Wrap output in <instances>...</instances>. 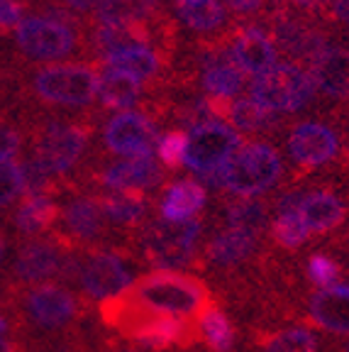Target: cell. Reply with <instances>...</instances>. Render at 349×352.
I'll list each match as a JSON object with an SVG mask.
<instances>
[{
  "instance_id": "e0dca14e",
  "label": "cell",
  "mask_w": 349,
  "mask_h": 352,
  "mask_svg": "<svg viewBox=\"0 0 349 352\" xmlns=\"http://www.w3.org/2000/svg\"><path fill=\"white\" fill-rule=\"evenodd\" d=\"M229 56H232V61H235L245 74L259 76V74L269 72V69L276 64V47H273V42L262 30L247 28L237 34Z\"/></svg>"
},
{
  "instance_id": "8992f818",
  "label": "cell",
  "mask_w": 349,
  "mask_h": 352,
  "mask_svg": "<svg viewBox=\"0 0 349 352\" xmlns=\"http://www.w3.org/2000/svg\"><path fill=\"white\" fill-rule=\"evenodd\" d=\"M88 147V132L71 122H47L34 138L32 160L49 176H64L78 164Z\"/></svg>"
},
{
  "instance_id": "4316f807",
  "label": "cell",
  "mask_w": 349,
  "mask_h": 352,
  "mask_svg": "<svg viewBox=\"0 0 349 352\" xmlns=\"http://www.w3.org/2000/svg\"><path fill=\"white\" fill-rule=\"evenodd\" d=\"M257 248V237L254 232L237 230V228H227L220 235H215V240L210 242L207 248V257L210 262L220 264V267H232V264H240L249 257Z\"/></svg>"
},
{
  "instance_id": "e575fe53",
  "label": "cell",
  "mask_w": 349,
  "mask_h": 352,
  "mask_svg": "<svg viewBox=\"0 0 349 352\" xmlns=\"http://www.w3.org/2000/svg\"><path fill=\"white\" fill-rule=\"evenodd\" d=\"M271 232H273V240L289 250L300 248L308 240V235H311L303 218L298 215V210H278L276 220H273L271 226Z\"/></svg>"
},
{
  "instance_id": "cb8c5ba5",
  "label": "cell",
  "mask_w": 349,
  "mask_h": 352,
  "mask_svg": "<svg viewBox=\"0 0 349 352\" xmlns=\"http://www.w3.org/2000/svg\"><path fill=\"white\" fill-rule=\"evenodd\" d=\"M64 220V228L71 232L76 240H95L103 230V210L98 201L93 198H74L64 206L59 213Z\"/></svg>"
},
{
  "instance_id": "ac0fdd59",
  "label": "cell",
  "mask_w": 349,
  "mask_h": 352,
  "mask_svg": "<svg viewBox=\"0 0 349 352\" xmlns=\"http://www.w3.org/2000/svg\"><path fill=\"white\" fill-rule=\"evenodd\" d=\"M311 318L330 333H349V286L335 284L311 298Z\"/></svg>"
},
{
  "instance_id": "6da1fadb",
  "label": "cell",
  "mask_w": 349,
  "mask_h": 352,
  "mask_svg": "<svg viewBox=\"0 0 349 352\" xmlns=\"http://www.w3.org/2000/svg\"><path fill=\"white\" fill-rule=\"evenodd\" d=\"M132 303L142 306L147 314L159 316H185L198 314L205 306L207 292L201 281L169 270H157L132 284Z\"/></svg>"
},
{
  "instance_id": "4fadbf2b",
  "label": "cell",
  "mask_w": 349,
  "mask_h": 352,
  "mask_svg": "<svg viewBox=\"0 0 349 352\" xmlns=\"http://www.w3.org/2000/svg\"><path fill=\"white\" fill-rule=\"evenodd\" d=\"M339 149V138L320 122H303L289 138V152L293 162L306 166H320L330 162Z\"/></svg>"
},
{
  "instance_id": "ffe728a7",
  "label": "cell",
  "mask_w": 349,
  "mask_h": 352,
  "mask_svg": "<svg viewBox=\"0 0 349 352\" xmlns=\"http://www.w3.org/2000/svg\"><path fill=\"white\" fill-rule=\"evenodd\" d=\"M203 206H205V186L196 179H181L166 188L159 204V213L161 220L181 223V220H193V215L201 213Z\"/></svg>"
},
{
  "instance_id": "9a60e30c",
  "label": "cell",
  "mask_w": 349,
  "mask_h": 352,
  "mask_svg": "<svg viewBox=\"0 0 349 352\" xmlns=\"http://www.w3.org/2000/svg\"><path fill=\"white\" fill-rule=\"evenodd\" d=\"M161 169L154 154H142V157H127L122 162H115L100 174L103 186L113 191H144L161 184Z\"/></svg>"
},
{
  "instance_id": "8d00e7d4",
  "label": "cell",
  "mask_w": 349,
  "mask_h": 352,
  "mask_svg": "<svg viewBox=\"0 0 349 352\" xmlns=\"http://www.w3.org/2000/svg\"><path fill=\"white\" fill-rule=\"evenodd\" d=\"M25 193L22 166L15 160H0V210L10 208Z\"/></svg>"
},
{
  "instance_id": "f1b7e54d",
  "label": "cell",
  "mask_w": 349,
  "mask_h": 352,
  "mask_svg": "<svg viewBox=\"0 0 349 352\" xmlns=\"http://www.w3.org/2000/svg\"><path fill=\"white\" fill-rule=\"evenodd\" d=\"M176 17L191 30L207 32L225 22V8L220 0H188V3H176Z\"/></svg>"
},
{
  "instance_id": "277c9868",
  "label": "cell",
  "mask_w": 349,
  "mask_h": 352,
  "mask_svg": "<svg viewBox=\"0 0 349 352\" xmlns=\"http://www.w3.org/2000/svg\"><path fill=\"white\" fill-rule=\"evenodd\" d=\"M32 94L42 103L81 108L98 96V74L83 64H52L32 74Z\"/></svg>"
},
{
  "instance_id": "d590c367",
  "label": "cell",
  "mask_w": 349,
  "mask_h": 352,
  "mask_svg": "<svg viewBox=\"0 0 349 352\" xmlns=\"http://www.w3.org/2000/svg\"><path fill=\"white\" fill-rule=\"evenodd\" d=\"M315 350H317L315 336L306 328L281 330L264 347V352H315Z\"/></svg>"
},
{
  "instance_id": "ab89813d",
  "label": "cell",
  "mask_w": 349,
  "mask_h": 352,
  "mask_svg": "<svg viewBox=\"0 0 349 352\" xmlns=\"http://www.w3.org/2000/svg\"><path fill=\"white\" fill-rule=\"evenodd\" d=\"M22 186L25 193L22 196H34V193H49V186L54 182V176H49L37 162L30 157V160L22 162Z\"/></svg>"
},
{
  "instance_id": "603a6c76",
  "label": "cell",
  "mask_w": 349,
  "mask_h": 352,
  "mask_svg": "<svg viewBox=\"0 0 349 352\" xmlns=\"http://www.w3.org/2000/svg\"><path fill=\"white\" fill-rule=\"evenodd\" d=\"M298 215L306 223L308 232H328L344 220V206L337 196L328 191L303 193L298 204Z\"/></svg>"
},
{
  "instance_id": "7a4b0ae2",
  "label": "cell",
  "mask_w": 349,
  "mask_h": 352,
  "mask_svg": "<svg viewBox=\"0 0 349 352\" xmlns=\"http://www.w3.org/2000/svg\"><path fill=\"white\" fill-rule=\"evenodd\" d=\"M278 176L281 157L269 144H247L220 166V188L249 198L269 191Z\"/></svg>"
},
{
  "instance_id": "44dd1931",
  "label": "cell",
  "mask_w": 349,
  "mask_h": 352,
  "mask_svg": "<svg viewBox=\"0 0 349 352\" xmlns=\"http://www.w3.org/2000/svg\"><path fill=\"white\" fill-rule=\"evenodd\" d=\"M273 37H276V42L281 44L291 56H295V59L313 61L325 47H328L322 34H317L315 30H311L308 25H303V22L293 20V17H289V15L276 17V22H273Z\"/></svg>"
},
{
  "instance_id": "9c48e42d",
  "label": "cell",
  "mask_w": 349,
  "mask_h": 352,
  "mask_svg": "<svg viewBox=\"0 0 349 352\" xmlns=\"http://www.w3.org/2000/svg\"><path fill=\"white\" fill-rule=\"evenodd\" d=\"M22 294V316L39 330H61L78 314V303L59 284H32Z\"/></svg>"
},
{
  "instance_id": "30bf717a",
  "label": "cell",
  "mask_w": 349,
  "mask_h": 352,
  "mask_svg": "<svg viewBox=\"0 0 349 352\" xmlns=\"http://www.w3.org/2000/svg\"><path fill=\"white\" fill-rule=\"evenodd\" d=\"M78 284L88 298L105 303L120 298L135 284V276L127 270L125 259L115 252H95L81 262Z\"/></svg>"
},
{
  "instance_id": "4dcf8cb0",
  "label": "cell",
  "mask_w": 349,
  "mask_h": 352,
  "mask_svg": "<svg viewBox=\"0 0 349 352\" xmlns=\"http://www.w3.org/2000/svg\"><path fill=\"white\" fill-rule=\"evenodd\" d=\"M98 204L105 218L113 220V223H122V226L139 223L144 215V208H147L139 191H113Z\"/></svg>"
},
{
  "instance_id": "d4e9b609",
  "label": "cell",
  "mask_w": 349,
  "mask_h": 352,
  "mask_svg": "<svg viewBox=\"0 0 349 352\" xmlns=\"http://www.w3.org/2000/svg\"><path fill=\"white\" fill-rule=\"evenodd\" d=\"M139 96H142L139 81L127 76V74L117 72V69H105L98 76V96H95V98H98L105 108L127 110L139 100Z\"/></svg>"
},
{
  "instance_id": "52a82bcc",
  "label": "cell",
  "mask_w": 349,
  "mask_h": 352,
  "mask_svg": "<svg viewBox=\"0 0 349 352\" xmlns=\"http://www.w3.org/2000/svg\"><path fill=\"white\" fill-rule=\"evenodd\" d=\"M198 240H201L198 220H181V223L161 220L144 235V252L157 270L174 272L191 262Z\"/></svg>"
},
{
  "instance_id": "8fae6325",
  "label": "cell",
  "mask_w": 349,
  "mask_h": 352,
  "mask_svg": "<svg viewBox=\"0 0 349 352\" xmlns=\"http://www.w3.org/2000/svg\"><path fill=\"white\" fill-rule=\"evenodd\" d=\"M103 140L110 152L120 154V157H142V154H154L159 135L147 116L120 110L117 116L108 120Z\"/></svg>"
},
{
  "instance_id": "c3c4849f",
  "label": "cell",
  "mask_w": 349,
  "mask_h": 352,
  "mask_svg": "<svg viewBox=\"0 0 349 352\" xmlns=\"http://www.w3.org/2000/svg\"><path fill=\"white\" fill-rule=\"evenodd\" d=\"M344 352H349V342H347V347H344Z\"/></svg>"
},
{
  "instance_id": "bcb514c9",
  "label": "cell",
  "mask_w": 349,
  "mask_h": 352,
  "mask_svg": "<svg viewBox=\"0 0 349 352\" xmlns=\"http://www.w3.org/2000/svg\"><path fill=\"white\" fill-rule=\"evenodd\" d=\"M295 6H303V8H315V6H322L325 0H293Z\"/></svg>"
},
{
  "instance_id": "1f68e13d",
  "label": "cell",
  "mask_w": 349,
  "mask_h": 352,
  "mask_svg": "<svg viewBox=\"0 0 349 352\" xmlns=\"http://www.w3.org/2000/svg\"><path fill=\"white\" fill-rule=\"evenodd\" d=\"M157 8V0H100L98 22H144Z\"/></svg>"
},
{
  "instance_id": "ee69618b",
  "label": "cell",
  "mask_w": 349,
  "mask_h": 352,
  "mask_svg": "<svg viewBox=\"0 0 349 352\" xmlns=\"http://www.w3.org/2000/svg\"><path fill=\"white\" fill-rule=\"evenodd\" d=\"M335 17L349 25V0H335Z\"/></svg>"
},
{
  "instance_id": "f6af8a7d",
  "label": "cell",
  "mask_w": 349,
  "mask_h": 352,
  "mask_svg": "<svg viewBox=\"0 0 349 352\" xmlns=\"http://www.w3.org/2000/svg\"><path fill=\"white\" fill-rule=\"evenodd\" d=\"M0 352H17L15 342H10L8 338H0Z\"/></svg>"
},
{
  "instance_id": "d6a6232c",
  "label": "cell",
  "mask_w": 349,
  "mask_h": 352,
  "mask_svg": "<svg viewBox=\"0 0 349 352\" xmlns=\"http://www.w3.org/2000/svg\"><path fill=\"white\" fill-rule=\"evenodd\" d=\"M201 336L213 352H232L235 347V328L220 308H207L201 316Z\"/></svg>"
},
{
  "instance_id": "f546056e",
  "label": "cell",
  "mask_w": 349,
  "mask_h": 352,
  "mask_svg": "<svg viewBox=\"0 0 349 352\" xmlns=\"http://www.w3.org/2000/svg\"><path fill=\"white\" fill-rule=\"evenodd\" d=\"M225 118L235 127L245 132H259L269 130L276 122L271 110L262 108L259 103H254L251 98H232L225 103Z\"/></svg>"
},
{
  "instance_id": "b9f144b4",
  "label": "cell",
  "mask_w": 349,
  "mask_h": 352,
  "mask_svg": "<svg viewBox=\"0 0 349 352\" xmlns=\"http://www.w3.org/2000/svg\"><path fill=\"white\" fill-rule=\"evenodd\" d=\"M225 3L237 12H254L262 8L264 0H225Z\"/></svg>"
},
{
  "instance_id": "f907efd6",
  "label": "cell",
  "mask_w": 349,
  "mask_h": 352,
  "mask_svg": "<svg viewBox=\"0 0 349 352\" xmlns=\"http://www.w3.org/2000/svg\"><path fill=\"white\" fill-rule=\"evenodd\" d=\"M347 157H349V149H347Z\"/></svg>"
},
{
  "instance_id": "2e32d148",
  "label": "cell",
  "mask_w": 349,
  "mask_h": 352,
  "mask_svg": "<svg viewBox=\"0 0 349 352\" xmlns=\"http://www.w3.org/2000/svg\"><path fill=\"white\" fill-rule=\"evenodd\" d=\"M311 78L325 96L349 98V52L339 47H325L311 61Z\"/></svg>"
},
{
  "instance_id": "60d3db41",
  "label": "cell",
  "mask_w": 349,
  "mask_h": 352,
  "mask_svg": "<svg viewBox=\"0 0 349 352\" xmlns=\"http://www.w3.org/2000/svg\"><path fill=\"white\" fill-rule=\"evenodd\" d=\"M22 17H25V0H0V37L15 32Z\"/></svg>"
},
{
  "instance_id": "7402d4cb",
  "label": "cell",
  "mask_w": 349,
  "mask_h": 352,
  "mask_svg": "<svg viewBox=\"0 0 349 352\" xmlns=\"http://www.w3.org/2000/svg\"><path fill=\"white\" fill-rule=\"evenodd\" d=\"M245 76L247 74L232 61V56L218 54L205 61L203 86H205V91L210 94V98L232 100V98H237L240 91L245 88Z\"/></svg>"
},
{
  "instance_id": "3957f363",
  "label": "cell",
  "mask_w": 349,
  "mask_h": 352,
  "mask_svg": "<svg viewBox=\"0 0 349 352\" xmlns=\"http://www.w3.org/2000/svg\"><path fill=\"white\" fill-rule=\"evenodd\" d=\"M315 96L311 74L298 66L273 64L269 72L251 78L249 98L271 113H295L306 108Z\"/></svg>"
},
{
  "instance_id": "74e56055",
  "label": "cell",
  "mask_w": 349,
  "mask_h": 352,
  "mask_svg": "<svg viewBox=\"0 0 349 352\" xmlns=\"http://www.w3.org/2000/svg\"><path fill=\"white\" fill-rule=\"evenodd\" d=\"M185 142H188V135L185 132H166L164 138L157 140V147H154V152H157L159 162L164 166H169V169H179L181 164H183V157H185Z\"/></svg>"
},
{
  "instance_id": "83f0119b",
  "label": "cell",
  "mask_w": 349,
  "mask_h": 352,
  "mask_svg": "<svg viewBox=\"0 0 349 352\" xmlns=\"http://www.w3.org/2000/svg\"><path fill=\"white\" fill-rule=\"evenodd\" d=\"M105 66L108 69H117V72L127 74V76L137 78V81H144V78H152L159 72V56L149 50L147 44H137V47H125V50H117L113 54L105 56Z\"/></svg>"
},
{
  "instance_id": "681fc988",
  "label": "cell",
  "mask_w": 349,
  "mask_h": 352,
  "mask_svg": "<svg viewBox=\"0 0 349 352\" xmlns=\"http://www.w3.org/2000/svg\"><path fill=\"white\" fill-rule=\"evenodd\" d=\"M117 352H132V350H117Z\"/></svg>"
},
{
  "instance_id": "d6986e66",
  "label": "cell",
  "mask_w": 349,
  "mask_h": 352,
  "mask_svg": "<svg viewBox=\"0 0 349 352\" xmlns=\"http://www.w3.org/2000/svg\"><path fill=\"white\" fill-rule=\"evenodd\" d=\"M59 204L49 193H34V196H25L17 204L15 213H12V226L20 235H42L47 232L56 220H59Z\"/></svg>"
},
{
  "instance_id": "f35d334b",
  "label": "cell",
  "mask_w": 349,
  "mask_h": 352,
  "mask_svg": "<svg viewBox=\"0 0 349 352\" xmlns=\"http://www.w3.org/2000/svg\"><path fill=\"white\" fill-rule=\"evenodd\" d=\"M308 276L315 286L320 289H328V286L337 284V276H339V264L335 262L333 257L328 254H313L308 259Z\"/></svg>"
},
{
  "instance_id": "484cf974",
  "label": "cell",
  "mask_w": 349,
  "mask_h": 352,
  "mask_svg": "<svg viewBox=\"0 0 349 352\" xmlns=\"http://www.w3.org/2000/svg\"><path fill=\"white\" fill-rule=\"evenodd\" d=\"M93 44L105 59L108 54L125 47L147 44V30L142 28V22H100L93 34Z\"/></svg>"
},
{
  "instance_id": "836d02e7",
  "label": "cell",
  "mask_w": 349,
  "mask_h": 352,
  "mask_svg": "<svg viewBox=\"0 0 349 352\" xmlns=\"http://www.w3.org/2000/svg\"><path fill=\"white\" fill-rule=\"evenodd\" d=\"M264 223H267L264 206L254 198H240V201L227 206V228H237V230L257 235Z\"/></svg>"
},
{
  "instance_id": "ba28073f",
  "label": "cell",
  "mask_w": 349,
  "mask_h": 352,
  "mask_svg": "<svg viewBox=\"0 0 349 352\" xmlns=\"http://www.w3.org/2000/svg\"><path fill=\"white\" fill-rule=\"evenodd\" d=\"M240 135L220 120L203 122L198 127H191V132H188L183 164L191 171H196L198 176L215 171L240 149Z\"/></svg>"
},
{
  "instance_id": "7c38bea8",
  "label": "cell",
  "mask_w": 349,
  "mask_h": 352,
  "mask_svg": "<svg viewBox=\"0 0 349 352\" xmlns=\"http://www.w3.org/2000/svg\"><path fill=\"white\" fill-rule=\"evenodd\" d=\"M61 262H64V252L56 248L54 242L30 240L17 250L10 274L17 284H42L52 276H59Z\"/></svg>"
},
{
  "instance_id": "5bb4252c",
  "label": "cell",
  "mask_w": 349,
  "mask_h": 352,
  "mask_svg": "<svg viewBox=\"0 0 349 352\" xmlns=\"http://www.w3.org/2000/svg\"><path fill=\"white\" fill-rule=\"evenodd\" d=\"M120 328H125L127 336L147 350H169V347L179 345L183 340L185 330H188L183 318L159 314H147L142 318L135 316L132 320H125Z\"/></svg>"
},
{
  "instance_id": "7dc6e473",
  "label": "cell",
  "mask_w": 349,
  "mask_h": 352,
  "mask_svg": "<svg viewBox=\"0 0 349 352\" xmlns=\"http://www.w3.org/2000/svg\"><path fill=\"white\" fill-rule=\"evenodd\" d=\"M176 3H188V0H176Z\"/></svg>"
},
{
  "instance_id": "5b68a950",
  "label": "cell",
  "mask_w": 349,
  "mask_h": 352,
  "mask_svg": "<svg viewBox=\"0 0 349 352\" xmlns=\"http://www.w3.org/2000/svg\"><path fill=\"white\" fill-rule=\"evenodd\" d=\"M12 39L17 52L32 61H59L76 50L74 25L56 22L47 15H25L12 32Z\"/></svg>"
},
{
  "instance_id": "7bdbcfd3",
  "label": "cell",
  "mask_w": 349,
  "mask_h": 352,
  "mask_svg": "<svg viewBox=\"0 0 349 352\" xmlns=\"http://www.w3.org/2000/svg\"><path fill=\"white\" fill-rule=\"evenodd\" d=\"M100 0H64V6L74 12H88V10H95L98 8Z\"/></svg>"
}]
</instances>
